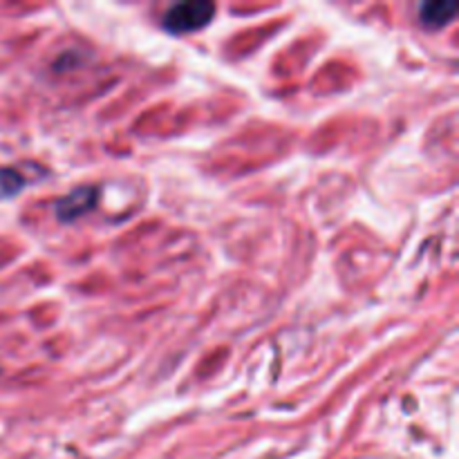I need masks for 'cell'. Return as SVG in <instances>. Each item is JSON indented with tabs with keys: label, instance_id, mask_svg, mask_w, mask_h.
Returning a JSON list of instances; mask_svg holds the SVG:
<instances>
[{
	"label": "cell",
	"instance_id": "7a4b0ae2",
	"mask_svg": "<svg viewBox=\"0 0 459 459\" xmlns=\"http://www.w3.org/2000/svg\"><path fill=\"white\" fill-rule=\"evenodd\" d=\"M99 191L94 186H79L56 202V218L61 222H74L97 206Z\"/></svg>",
	"mask_w": 459,
	"mask_h": 459
},
{
	"label": "cell",
	"instance_id": "6da1fadb",
	"mask_svg": "<svg viewBox=\"0 0 459 459\" xmlns=\"http://www.w3.org/2000/svg\"><path fill=\"white\" fill-rule=\"evenodd\" d=\"M215 16V4L209 0H188V3L173 4L169 12L164 13V25L166 31L175 36L191 34V31L202 30L209 25Z\"/></svg>",
	"mask_w": 459,
	"mask_h": 459
},
{
	"label": "cell",
	"instance_id": "277c9868",
	"mask_svg": "<svg viewBox=\"0 0 459 459\" xmlns=\"http://www.w3.org/2000/svg\"><path fill=\"white\" fill-rule=\"evenodd\" d=\"M25 178L13 169H0V200L18 195L25 188Z\"/></svg>",
	"mask_w": 459,
	"mask_h": 459
},
{
	"label": "cell",
	"instance_id": "3957f363",
	"mask_svg": "<svg viewBox=\"0 0 459 459\" xmlns=\"http://www.w3.org/2000/svg\"><path fill=\"white\" fill-rule=\"evenodd\" d=\"M457 13V4L451 0H437V3H424L420 7V21L429 30H442L451 25Z\"/></svg>",
	"mask_w": 459,
	"mask_h": 459
}]
</instances>
